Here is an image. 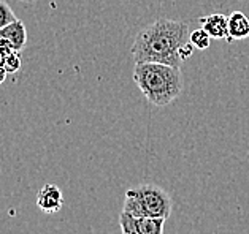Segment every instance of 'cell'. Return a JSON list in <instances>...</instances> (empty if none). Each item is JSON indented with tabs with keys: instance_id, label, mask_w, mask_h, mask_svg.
Listing matches in <instances>:
<instances>
[{
	"instance_id": "3",
	"label": "cell",
	"mask_w": 249,
	"mask_h": 234,
	"mask_svg": "<svg viewBox=\"0 0 249 234\" xmlns=\"http://www.w3.org/2000/svg\"><path fill=\"white\" fill-rule=\"evenodd\" d=\"M123 212L133 217L168 218L172 214V198L168 191L154 184H143L125 191Z\"/></svg>"
},
{
	"instance_id": "5",
	"label": "cell",
	"mask_w": 249,
	"mask_h": 234,
	"mask_svg": "<svg viewBox=\"0 0 249 234\" xmlns=\"http://www.w3.org/2000/svg\"><path fill=\"white\" fill-rule=\"evenodd\" d=\"M200 26L203 31L208 32L211 38L216 40H229V27H227V16L221 13L208 15L200 17Z\"/></svg>"
},
{
	"instance_id": "2",
	"label": "cell",
	"mask_w": 249,
	"mask_h": 234,
	"mask_svg": "<svg viewBox=\"0 0 249 234\" xmlns=\"http://www.w3.org/2000/svg\"><path fill=\"white\" fill-rule=\"evenodd\" d=\"M133 82L154 106H167L183 94V71L172 65L138 62L133 68Z\"/></svg>"
},
{
	"instance_id": "6",
	"label": "cell",
	"mask_w": 249,
	"mask_h": 234,
	"mask_svg": "<svg viewBox=\"0 0 249 234\" xmlns=\"http://www.w3.org/2000/svg\"><path fill=\"white\" fill-rule=\"evenodd\" d=\"M229 40H246L249 37V17L241 11H233L227 16Z\"/></svg>"
},
{
	"instance_id": "4",
	"label": "cell",
	"mask_w": 249,
	"mask_h": 234,
	"mask_svg": "<svg viewBox=\"0 0 249 234\" xmlns=\"http://www.w3.org/2000/svg\"><path fill=\"white\" fill-rule=\"evenodd\" d=\"M37 206L45 214H56L64 206V195L57 185L46 184L37 195Z\"/></svg>"
},
{
	"instance_id": "11",
	"label": "cell",
	"mask_w": 249,
	"mask_h": 234,
	"mask_svg": "<svg viewBox=\"0 0 249 234\" xmlns=\"http://www.w3.org/2000/svg\"><path fill=\"white\" fill-rule=\"evenodd\" d=\"M119 225L123 234H140L137 228V217H133L130 214L121 212L119 215Z\"/></svg>"
},
{
	"instance_id": "9",
	"label": "cell",
	"mask_w": 249,
	"mask_h": 234,
	"mask_svg": "<svg viewBox=\"0 0 249 234\" xmlns=\"http://www.w3.org/2000/svg\"><path fill=\"white\" fill-rule=\"evenodd\" d=\"M189 41L194 47H197V49H208L210 45H211V37L208 35V32L203 31L202 27L200 29H196V31H192L191 35H189Z\"/></svg>"
},
{
	"instance_id": "1",
	"label": "cell",
	"mask_w": 249,
	"mask_h": 234,
	"mask_svg": "<svg viewBox=\"0 0 249 234\" xmlns=\"http://www.w3.org/2000/svg\"><path fill=\"white\" fill-rule=\"evenodd\" d=\"M189 35L186 22L160 17L138 32L132 45L133 61L135 63L157 62L181 68V63L194 51Z\"/></svg>"
},
{
	"instance_id": "7",
	"label": "cell",
	"mask_w": 249,
	"mask_h": 234,
	"mask_svg": "<svg viewBox=\"0 0 249 234\" xmlns=\"http://www.w3.org/2000/svg\"><path fill=\"white\" fill-rule=\"evenodd\" d=\"M0 37L8 40L11 46H13V49L19 52L24 46L27 43V31H26V26H24V22L16 19L11 24H8L7 27H3L2 31H0Z\"/></svg>"
},
{
	"instance_id": "15",
	"label": "cell",
	"mask_w": 249,
	"mask_h": 234,
	"mask_svg": "<svg viewBox=\"0 0 249 234\" xmlns=\"http://www.w3.org/2000/svg\"><path fill=\"white\" fill-rule=\"evenodd\" d=\"M19 2H34V0H19Z\"/></svg>"
},
{
	"instance_id": "12",
	"label": "cell",
	"mask_w": 249,
	"mask_h": 234,
	"mask_svg": "<svg viewBox=\"0 0 249 234\" xmlns=\"http://www.w3.org/2000/svg\"><path fill=\"white\" fill-rule=\"evenodd\" d=\"M16 19H18V17L13 13V10H11L10 5L7 2H2V0H0V31H2L3 27H7L8 24L16 21Z\"/></svg>"
},
{
	"instance_id": "13",
	"label": "cell",
	"mask_w": 249,
	"mask_h": 234,
	"mask_svg": "<svg viewBox=\"0 0 249 234\" xmlns=\"http://www.w3.org/2000/svg\"><path fill=\"white\" fill-rule=\"evenodd\" d=\"M13 51H15V49H13V46H11L10 41L0 37V57L7 56V54L13 52Z\"/></svg>"
},
{
	"instance_id": "8",
	"label": "cell",
	"mask_w": 249,
	"mask_h": 234,
	"mask_svg": "<svg viewBox=\"0 0 249 234\" xmlns=\"http://www.w3.org/2000/svg\"><path fill=\"white\" fill-rule=\"evenodd\" d=\"M165 218L154 217H137V228L140 234H163Z\"/></svg>"
},
{
	"instance_id": "14",
	"label": "cell",
	"mask_w": 249,
	"mask_h": 234,
	"mask_svg": "<svg viewBox=\"0 0 249 234\" xmlns=\"http://www.w3.org/2000/svg\"><path fill=\"white\" fill-rule=\"evenodd\" d=\"M7 70H5L2 65H0V84H3L5 82V79H7Z\"/></svg>"
},
{
	"instance_id": "10",
	"label": "cell",
	"mask_w": 249,
	"mask_h": 234,
	"mask_svg": "<svg viewBox=\"0 0 249 234\" xmlns=\"http://www.w3.org/2000/svg\"><path fill=\"white\" fill-rule=\"evenodd\" d=\"M0 65L7 70V73H16V71H19L21 68V56L18 54V51H13L7 54V56L0 57Z\"/></svg>"
}]
</instances>
